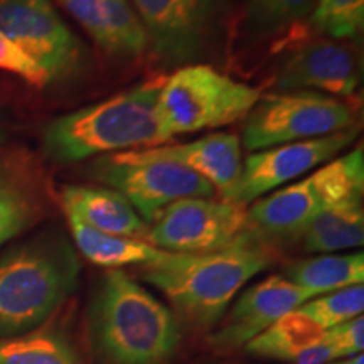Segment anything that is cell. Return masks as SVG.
I'll use <instances>...</instances> for the list:
<instances>
[{
  "label": "cell",
  "instance_id": "6da1fadb",
  "mask_svg": "<svg viewBox=\"0 0 364 364\" xmlns=\"http://www.w3.org/2000/svg\"><path fill=\"white\" fill-rule=\"evenodd\" d=\"M273 255L252 230L208 253H171L145 265L144 279L199 329L216 326L253 277L267 270Z\"/></svg>",
  "mask_w": 364,
  "mask_h": 364
},
{
  "label": "cell",
  "instance_id": "7a4b0ae2",
  "mask_svg": "<svg viewBox=\"0 0 364 364\" xmlns=\"http://www.w3.org/2000/svg\"><path fill=\"white\" fill-rule=\"evenodd\" d=\"M80 262L61 233L46 231L0 257V339L34 331L75 292Z\"/></svg>",
  "mask_w": 364,
  "mask_h": 364
},
{
  "label": "cell",
  "instance_id": "3957f363",
  "mask_svg": "<svg viewBox=\"0 0 364 364\" xmlns=\"http://www.w3.org/2000/svg\"><path fill=\"white\" fill-rule=\"evenodd\" d=\"M164 80L136 83L103 102L58 117L44 129V154L54 162L73 164L124 149L164 144L157 124Z\"/></svg>",
  "mask_w": 364,
  "mask_h": 364
},
{
  "label": "cell",
  "instance_id": "277c9868",
  "mask_svg": "<svg viewBox=\"0 0 364 364\" xmlns=\"http://www.w3.org/2000/svg\"><path fill=\"white\" fill-rule=\"evenodd\" d=\"M91 329L108 364H164L181 339L174 314L122 270L103 277L91 309Z\"/></svg>",
  "mask_w": 364,
  "mask_h": 364
},
{
  "label": "cell",
  "instance_id": "5b68a950",
  "mask_svg": "<svg viewBox=\"0 0 364 364\" xmlns=\"http://www.w3.org/2000/svg\"><path fill=\"white\" fill-rule=\"evenodd\" d=\"M358 193H364L361 145L326 162L306 179L273 191L267 198L255 201L248 209L250 230L265 243L268 240L302 238L327 204Z\"/></svg>",
  "mask_w": 364,
  "mask_h": 364
},
{
  "label": "cell",
  "instance_id": "8992f818",
  "mask_svg": "<svg viewBox=\"0 0 364 364\" xmlns=\"http://www.w3.org/2000/svg\"><path fill=\"white\" fill-rule=\"evenodd\" d=\"M260 100L253 86L204 65L182 66L164 80L157 100V124L164 142L181 134L235 124Z\"/></svg>",
  "mask_w": 364,
  "mask_h": 364
},
{
  "label": "cell",
  "instance_id": "52a82bcc",
  "mask_svg": "<svg viewBox=\"0 0 364 364\" xmlns=\"http://www.w3.org/2000/svg\"><path fill=\"white\" fill-rule=\"evenodd\" d=\"M243 125V145L252 152L318 139L354 127L351 107L311 90L277 91L260 97Z\"/></svg>",
  "mask_w": 364,
  "mask_h": 364
},
{
  "label": "cell",
  "instance_id": "ba28073f",
  "mask_svg": "<svg viewBox=\"0 0 364 364\" xmlns=\"http://www.w3.org/2000/svg\"><path fill=\"white\" fill-rule=\"evenodd\" d=\"M0 33L44 68L51 85L85 70V44L61 19L53 0H0Z\"/></svg>",
  "mask_w": 364,
  "mask_h": 364
},
{
  "label": "cell",
  "instance_id": "9c48e42d",
  "mask_svg": "<svg viewBox=\"0 0 364 364\" xmlns=\"http://www.w3.org/2000/svg\"><path fill=\"white\" fill-rule=\"evenodd\" d=\"M90 174L124 196L147 225L172 203L216 194L206 179L171 161L117 162L107 156L90 167Z\"/></svg>",
  "mask_w": 364,
  "mask_h": 364
},
{
  "label": "cell",
  "instance_id": "30bf717a",
  "mask_svg": "<svg viewBox=\"0 0 364 364\" xmlns=\"http://www.w3.org/2000/svg\"><path fill=\"white\" fill-rule=\"evenodd\" d=\"M250 228L248 209L213 198H188L167 206L150 226L147 243L171 253H208L233 243Z\"/></svg>",
  "mask_w": 364,
  "mask_h": 364
},
{
  "label": "cell",
  "instance_id": "8fae6325",
  "mask_svg": "<svg viewBox=\"0 0 364 364\" xmlns=\"http://www.w3.org/2000/svg\"><path fill=\"white\" fill-rule=\"evenodd\" d=\"M358 134L356 127H351L318 139L258 150L245 159L238 182L223 199L247 208L262 196L280 189L287 182H292L338 157L356 140Z\"/></svg>",
  "mask_w": 364,
  "mask_h": 364
},
{
  "label": "cell",
  "instance_id": "7c38bea8",
  "mask_svg": "<svg viewBox=\"0 0 364 364\" xmlns=\"http://www.w3.org/2000/svg\"><path fill=\"white\" fill-rule=\"evenodd\" d=\"M147 49L164 66L191 63L209 43L220 0H130Z\"/></svg>",
  "mask_w": 364,
  "mask_h": 364
},
{
  "label": "cell",
  "instance_id": "4fadbf2b",
  "mask_svg": "<svg viewBox=\"0 0 364 364\" xmlns=\"http://www.w3.org/2000/svg\"><path fill=\"white\" fill-rule=\"evenodd\" d=\"M311 299L309 290L284 275L268 277L240 295L221 326L209 334V344L218 353L235 351Z\"/></svg>",
  "mask_w": 364,
  "mask_h": 364
},
{
  "label": "cell",
  "instance_id": "5bb4252c",
  "mask_svg": "<svg viewBox=\"0 0 364 364\" xmlns=\"http://www.w3.org/2000/svg\"><path fill=\"white\" fill-rule=\"evenodd\" d=\"M359 86L358 59L332 41H314L285 59L275 78L279 91L311 90L331 97H349Z\"/></svg>",
  "mask_w": 364,
  "mask_h": 364
},
{
  "label": "cell",
  "instance_id": "9a60e30c",
  "mask_svg": "<svg viewBox=\"0 0 364 364\" xmlns=\"http://www.w3.org/2000/svg\"><path fill=\"white\" fill-rule=\"evenodd\" d=\"M110 157L117 162H177L206 179L223 198L235 188L243 167L240 139L235 134H223V132L206 135L189 144L130 150V152L113 154Z\"/></svg>",
  "mask_w": 364,
  "mask_h": 364
},
{
  "label": "cell",
  "instance_id": "2e32d148",
  "mask_svg": "<svg viewBox=\"0 0 364 364\" xmlns=\"http://www.w3.org/2000/svg\"><path fill=\"white\" fill-rule=\"evenodd\" d=\"M103 53L134 61L147 51L144 27L130 0H56Z\"/></svg>",
  "mask_w": 364,
  "mask_h": 364
},
{
  "label": "cell",
  "instance_id": "e0dca14e",
  "mask_svg": "<svg viewBox=\"0 0 364 364\" xmlns=\"http://www.w3.org/2000/svg\"><path fill=\"white\" fill-rule=\"evenodd\" d=\"M48 182L33 157L24 152L0 156V247L44 213Z\"/></svg>",
  "mask_w": 364,
  "mask_h": 364
},
{
  "label": "cell",
  "instance_id": "ac0fdd59",
  "mask_svg": "<svg viewBox=\"0 0 364 364\" xmlns=\"http://www.w3.org/2000/svg\"><path fill=\"white\" fill-rule=\"evenodd\" d=\"M61 203L65 213H73L102 233L147 241L150 226L117 191L90 186H65Z\"/></svg>",
  "mask_w": 364,
  "mask_h": 364
},
{
  "label": "cell",
  "instance_id": "d6986e66",
  "mask_svg": "<svg viewBox=\"0 0 364 364\" xmlns=\"http://www.w3.org/2000/svg\"><path fill=\"white\" fill-rule=\"evenodd\" d=\"M364 193L346 196L322 209L307 228L304 248L309 253H334L361 247L364 241Z\"/></svg>",
  "mask_w": 364,
  "mask_h": 364
},
{
  "label": "cell",
  "instance_id": "ffe728a7",
  "mask_svg": "<svg viewBox=\"0 0 364 364\" xmlns=\"http://www.w3.org/2000/svg\"><path fill=\"white\" fill-rule=\"evenodd\" d=\"M73 240L81 255L95 265L118 270L127 265H150L159 262L167 252L159 250L144 240L107 235L95 230L75 216L66 213Z\"/></svg>",
  "mask_w": 364,
  "mask_h": 364
},
{
  "label": "cell",
  "instance_id": "44dd1931",
  "mask_svg": "<svg viewBox=\"0 0 364 364\" xmlns=\"http://www.w3.org/2000/svg\"><path fill=\"white\" fill-rule=\"evenodd\" d=\"M284 277L311 292L314 297L361 285L364 282V255L324 253L304 258L284 268Z\"/></svg>",
  "mask_w": 364,
  "mask_h": 364
},
{
  "label": "cell",
  "instance_id": "7402d4cb",
  "mask_svg": "<svg viewBox=\"0 0 364 364\" xmlns=\"http://www.w3.org/2000/svg\"><path fill=\"white\" fill-rule=\"evenodd\" d=\"M322 336L324 331L316 322L302 312L292 311L250 341L245 349L248 354L258 358L294 363L316 348Z\"/></svg>",
  "mask_w": 364,
  "mask_h": 364
},
{
  "label": "cell",
  "instance_id": "603a6c76",
  "mask_svg": "<svg viewBox=\"0 0 364 364\" xmlns=\"http://www.w3.org/2000/svg\"><path fill=\"white\" fill-rule=\"evenodd\" d=\"M0 364H83L75 348L49 331L0 339Z\"/></svg>",
  "mask_w": 364,
  "mask_h": 364
},
{
  "label": "cell",
  "instance_id": "cb8c5ba5",
  "mask_svg": "<svg viewBox=\"0 0 364 364\" xmlns=\"http://www.w3.org/2000/svg\"><path fill=\"white\" fill-rule=\"evenodd\" d=\"M297 311L316 322L322 331H329L354 317L363 316L364 285H353L331 294L317 295L302 304Z\"/></svg>",
  "mask_w": 364,
  "mask_h": 364
},
{
  "label": "cell",
  "instance_id": "d4e9b609",
  "mask_svg": "<svg viewBox=\"0 0 364 364\" xmlns=\"http://www.w3.org/2000/svg\"><path fill=\"white\" fill-rule=\"evenodd\" d=\"M311 26L332 39H354L364 24V0H317Z\"/></svg>",
  "mask_w": 364,
  "mask_h": 364
},
{
  "label": "cell",
  "instance_id": "484cf974",
  "mask_svg": "<svg viewBox=\"0 0 364 364\" xmlns=\"http://www.w3.org/2000/svg\"><path fill=\"white\" fill-rule=\"evenodd\" d=\"M317 0H247V19L258 33H275L309 17Z\"/></svg>",
  "mask_w": 364,
  "mask_h": 364
},
{
  "label": "cell",
  "instance_id": "4316f807",
  "mask_svg": "<svg viewBox=\"0 0 364 364\" xmlns=\"http://www.w3.org/2000/svg\"><path fill=\"white\" fill-rule=\"evenodd\" d=\"M0 70L19 76L36 88L51 85L44 68L4 33H0Z\"/></svg>",
  "mask_w": 364,
  "mask_h": 364
},
{
  "label": "cell",
  "instance_id": "83f0119b",
  "mask_svg": "<svg viewBox=\"0 0 364 364\" xmlns=\"http://www.w3.org/2000/svg\"><path fill=\"white\" fill-rule=\"evenodd\" d=\"M322 341L329 346L334 359H348L358 354H363L364 349V318L363 316L354 317L351 321L344 322L324 331Z\"/></svg>",
  "mask_w": 364,
  "mask_h": 364
},
{
  "label": "cell",
  "instance_id": "f1b7e54d",
  "mask_svg": "<svg viewBox=\"0 0 364 364\" xmlns=\"http://www.w3.org/2000/svg\"><path fill=\"white\" fill-rule=\"evenodd\" d=\"M329 361H336L334 354H332L329 346L321 339V343H318L316 348H312L311 351L304 354L302 358H299L297 361L287 363V364H327Z\"/></svg>",
  "mask_w": 364,
  "mask_h": 364
},
{
  "label": "cell",
  "instance_id": "f546056e",
  "mask_svg": "<svg viewBox=\"0 0 364 364\" xmlns=\"http://www.w3.org/2000/svg\"><path fill=\"white\" fill-rule=\"evenodd\" d=\"M331 364H364V358H363V354H358V356L344 359L343 363H331Z\"/></svg>",
  "mask_w": 364,
  "mask_h": 364
}]
</instances>
